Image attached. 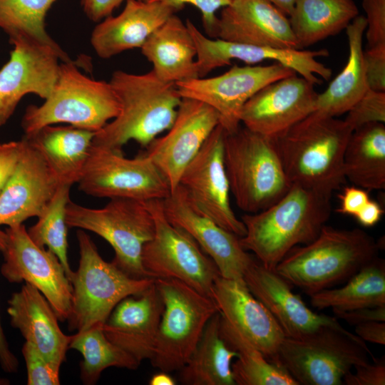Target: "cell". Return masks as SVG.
Segmentation results:
<instances>
[{
	"label": "cell",
	"instance_id": "cell-39",
	"mask_svg": "<svg viewBox=\"0 0 385 385\" xmlns=\"http://www.w3.org/2000/svg\"><path fill=\"white\" fill-rule=\"evenodd\" d=\"M344 120L354 130L372 123H385V92L367 88Z\"/></svg>",
	"mask_w": 385,
	"mask_h": 385
},
{
	"label": "cell",
	"instance_id": "cell-52",
	"mask_svg": "<svg viewBox=\"0 0 385 385\" xmlns=\"http://www.w3.org/2000/svg\"><path fill=\"white\" fill-rule=\"evenodd\" d=\"M148 384L150 385H175L176 382L169 373L160 371L152 376Z\"/></svg>",
	"mask_w": 385,
	"mask_h": 385
},
{
	"label": "cell",
	"instance_id": "cell-53",
	"mask_svg": "<svg viewBox=\"0 0 385 385\" xmlns=\"http://www.w3.org/2000/svg\"><path fill=\"white\" fill-rule=\"evenodd\" d=\"M286 16H290L297 0H267Z\"/></svg>",
	"mask_w": 385,
	"mask_h": 385
},
{
	"label": "cell",
	"instance_id": "cell-42",
	"mask_svg": "<svg viewBox=\"0 0 385 385\" xmlns=\"http://www.w3.org/2000/svg\"><path fill=\"white\" fill-rule=\"evenodd\" d=\"M368 48L385 45V0H362Z\"/></svg>",
	"mask_w": 385,
	"mask_h": 385
},
{
	"label": "cell",
	"instance_id": "cell-9",
	"mask_svg": "<svg viewBox=\"0 0 385 385\" xmlns=\"http://www.w3.org/2000/svg\"><path fill=\"white\" fill-rule=\"evenodd\" d=\"M66 218L68 227L91 231L106 240L115 252L112 262L125 274L136 279L151 277L142 263L143 248L155 232L146 201L114 198L96 209L69 200Z\"/></svg>",
	"mask_w": 385,
	"mask_h": 385
},
{
	"label": "cell",
	"instance_id": "cell-23",
	"mask_svg": "<svg viewBox=\"0 0 385 385\" xmlns=\"http://www.w3.org/2000/svg\"><path fill=\"white\" fill-rule=\"evenodd\" d=\"M222 40L285 49H300L287 16L267 0H231L218 16Z\"/></svg>",
	"mask_w": 385,
	"mask_h": 385
},
{
	"label": "cell",
	"instance_id": "cell-7",
	"mask_svg": "<svg viewBox=\"0 0 385 385\" xmlns=\"http://www.w3.org/2000/svg\"><path fill=\"white\" fill-rule=\"evenodd\" d=\"M76 236L80 260L70 280L73 298L68 321L70 330L81 332L103 325L121 300L141 294L154 283L155 278L130 277L113 262L105 261L83 230L79 229Z\"/></svg>",
	"mask_w": 385,
	"mask_h": 385
},
{
	"label": "cell",
	"instance_id": "cell-2",
	"mask_svg": "<svg viewBox=\"0 0 385 385\" xmlns=\"http://www.w3.org/2000/svg\"><path fill=\"white\" fill-rule=\"evenodd\" d=\"M351 128L344 120L313 112L272 138L292 185L332 195L345 184L344 154Z\"/></svg>",
	"mask_w": 385,
	"mask_h": 385
},
{
	"label": "cell",
	"instance_id": "cell-51",
	"mask_svg": "<svg viewBox=\"0 0 385 385\" xmlns=\"http://www.w3.org/2000/svg\"><path fill=\"white\" fill-rule=\"evenodd\" d=\"M1 319V318H0ZM0 364L2 369L7 373L16 372L19 361L16 356L11 351L0 320Z\"/></svg>",
	"mask_w": 385,
	"mask_h": 385
},
{
	"label": "cell",
	"instance_id": "cell-21",
	"mask_svg": "<svg viewBox=\"0 0 385 385\" xmlns=\"http://www.w3.org/2000/svg\"><path fill=\"white\" fill-rule=\"evenodd\" d=\"M211 298L222 317L268 361L277 364L278 350L286 336L275 318L252 294L245 281L227 279L220 274L213 283Z\"/></svg>",
	"mask_w": 385,
	"mask_h": 385
},
{
	"label": "cell",
	"instance_id": "cell-44",
	"mask_svg": "<svg viewBox=\"0 0 385 385\" xmlns=\"http://www.w3.org/2000/svg\"><path fill=\"white\" fill-rule=\"evenodd\" d=\"M355 372L349 371L343 379L346 385H384L385 360L374 359V363L356 366Z\"/></svg>",
	"mask_w": 385,
	"mask_h": 385
},
{
	"label": "cell",
	"instance_id": "cell-33",
	"mask_svg": "<svg viewBox=\"0 0 385 385\" xmlns=\"http://www.w3.org/2000/svg\"><path fill=\"white\" fill-rule=\"evenodd\" d=\"M358 15L354 0H297L289 21L303 49L337 34Z\"/></svg>",
	"mask_w": 385,
	"mask_h": 385
},
{
	"label": "cell",
	"instance_id": "cell-46",
	"mask_svg": "<svg viewBox=\"0 0 385 385\" xmlns=\"http://www.w3.org/2000/svg\"><path fill=\"white\" fill-rule=\"evenodd\" d=\"M368 192L355 185L344 188L342 192L339 195L340 205L337 211L343 215L354 217L370 200Z\"/></svg>",
	"mask_w": 385,
	"mask_h": 385
},
{
	"label": "cell",
	"instance_id": "cell-49",
	"mask_svg": "<svg viewBox=\"0 0 385 385\" xmlns=\"http://www.w3.org/2000/svg\"><path fill=\"white\" fill-rule=\"evenodd\" d=\"M355 334L364 342L385 344V322H368L355 325Z\"/></svg>",
	"mask_w": 385,
	"mask_h": 385
},
{
	"label": "cell",
	"instance_id": "cell-3",
	"mask_svg": "<svg viewBox=\"0 0 385 385\" xmlns=\"http://www.w3.org/2000/svg\"><path fill=\"white\" fill-rule=\"evenodd\" d=\"M109 83L120 111L95 133L93 145L122 150L134 140L147 148L171 127L182 100L175 83L161 80L153 70L143 74L118 70Z\"/></svg>",
	"mask_w": 385,
	"mask_h": 385
},
{
	"label": "cell",
	"instance_id": "cell-45",
	"mask_svg": "<svg viewBox=\"0 0 385 385\" xmlns=\"http://www.w3.org/2000/svg\"><path fill=\"white\" fill-rule=\"evenodd\" d=\"M24 147L23 138L0 143V191L14 173Z\"/></svg>",
	"mask_w": 385,
	"mask_h": 385
},
{
	"label": "cell",
	"instance_id": "cell-6",
	"mask_svg": "<svg viewBox=\"0 0 385 385\" xmlns=\"http://www.w3.org/2000/svg\"><path fill=\"white\" fill-rule=\"evenodd\" d=\"M76 65L61 62L48 97L26 108L21 120L25 135L57 123L96 133L118 115L120 104L111 83L90 78Z\"/></svg>",
	"mask_w": 385,
	"mask_h": 385
},
{
	"label": "cell",
	"instance_id": "cell-28",
	"mask_svg": "<svg viewBox=\"0 0 385 385\" xmlns=\"http://www.w3.org/2000/svg\"><path fill=\"white\" fill-rule=\"evenodd\" d=\"M140 50L164 81L177 83L199 78L195 41L186 24L175 14L146 39Z\"/></svg>",
	"mask_w": 385,
	"mask_h": 385
},
{
	"label": "cell",
	"instance_id": "cell-43",
	"mask_svg": "<svg viewBox=\"0 0 385 385\" xmlns=\"http://www.w3.org/2000/svg\"><path fill=\"white\" fill-rule=\"evenodd\" d=\"M364 62L367 87L385 91V45L367 48L364 51Z\"/></svg>",
	"mask_w": 385,
	"mask_h": 385
},
{
	"label": "cell",
	"instance_id": "cell-29",
	"mask_svg": "<svg viewBox=\"0 0 385 385\" xmlns=\"http://www.w3.org/2000/svg\"><path fill=\"white\" fill-rule=\"evenodd\" d=\"M96 132L68 126H44L24 138L41 155L60 185L78 183Z\"/></svg>",
	"mask_w": 385,
	"mask_h": 385
},
{
	"label": "cell",
	"instance_id": "cell-30",
	"mask_svg": "<svg viewBox=\"0 0 385 385\" xmlns=\"http://www.w3.org/2000/svg\"><path fill=\"white\" fill-rule=\"evenodd\" d=\"M366 29L365 17L359 15L345 29L349 46L347 62L327 88L318 93L315 112L331 117L346 113L368 88L362 47Z\"/></svg>",
	"mask_w": 385,
	"mask_h": 385
},
{
	"label": "cell",
	"instance_id": "cell-19",
	"mask_svg": "<svg viewBox=\"0 0 385 385\" xmlns=\"http://www.w3.org/2000/svg\"><path fill=\"white\" fill-rule=\"evenodd\" d=\"M314 84L297 73L265 86L244 105L240 123L251 131L275 138L315 111Z\"/></svg>",
	"mask_w": 385,
	"mask_h": 385
},
{
	"label": "cell",
	"instance_id": "cell-22",
	"mask_svg": "<svg viewBox=\"0 0 385 385\" xmlns=\"http://www.w3.org/2000/svg\"><path fill=\"white\" fill-rule=\"evenodd\" d=\"M23 140L16 167L0 191V225L13 227L38 217L60 185L41 155Z\"/></svg>",
	"mask_w": 385,
	"mask_h": 385
},
{
	"label": "cell",
	"instance_id": "cell-8",
	"mask_svg": "<svg viewBox=\"0 0 385 385\" xmlns=\"http://www.w3.org/2000/svg\"><path fill=\"white\" fill-rule=\"evenodd\" d=\"M370 354L358 336L342 325L327 326L300 338L285 337L277 364L299 385H341L352 369L369 362Z\"/></svg>",
	"mask_w": 385,
	"mask_h": 385
},
{
	"label": "cell",
	"instance_id": "cell-13",
	"mask_svg": "<svg viewBox=\"0 0 385 385\" xmlns=\"http://www.w3.org/2000/svg\"><path fill=\"white\" fill-rule=\"evenodd\" d=\"M5 232L2 276L9 282H25L36 287L48 302L58 320H68L73 289L57 256L34 243L23 224L9 227Z\"/></svg>",
	"mask_w": 385,
	"mask_h": 385
},
{
	"label": "cell",
	"instance_id": "cell-1",
	"mask_svg": "<svg viewBox=\"0 0 385 385\" xmlns=\"http://www.w3.org/2000/svg\"><path fill=\"white\" fill-rule=\"evenodd\" d=\"M332 196L297 185L266 209L240 218V242L266 268L277 265L294 247L309 244L329 219Z\"/></svg>",
	"mask_w": 385,
	"mask_h": 385
},
{
	"label": "cell",
	"instance_id": "cell-54",
	"mask_svg": "<svg viewBox=\"0 0 385 385\" xmlns=\"http://www.w3.org/2000/svg\"><path fill=\"white\" fill-rule=\"evenodd\" d=\"M6 232L0 230V251L2 252L5 247Z\"/></svg>",
	"mask_w": 385,
	"mask_h": 385
},
{
	"label": "cell",
	"instance_id": "cell-41",
	"mask_svg": "<svg viewBox=\"0 0 385 385\" xmlns=\"http://www.w3.org/2000/svg\"><path fill=\"white\" fill-rule=\"evenodd\" d=\"M160 1L175 7L178 11L184 8L185 4H190L201 13L203 29L210 38L217 37L218 16L216 15L220 9L230 4L231 0H145Z\"/></svg>",
	"mask_w": 385,
	"mask_h": 385
},
{
	"label": "cell",
	"instance_id": "cell-32",
	"mask_svg": "<svg viewBox=\"0 0 385 385\" xmlns=\"http://www.w3.org/2000/svg\"><path fill=\"white\" fill-rule=\"evenodd\" d=\"M344 173L367 191L385 188V125H364L352 131L344 154Z\"/></svg>",
	"mask_w": 385,
	"mask_h": 385
},
{
	"label": "cell",
	"instance_id": "cell-15",
	"mask_svg": "<svg viewBox=\"0 0 385 385\" xmlns=\"http://www.w3.org/2000/svg\"><path fill=\"white\" fill-rule=\"evenodd\" d=\"M223 139L224 129L219 124L185 168L179 185L201 214L241 237L246 230L230 205V190L223 160Z\"/></svg>",
	"mask_w": 385,
	"mask_h": 385
},
{
	"label": "cell",
	"instance_id": "cell-50",
	"mask_svg": "<svg viewBox=\"0 0 385 385\" xmlns=\"http://www.w3.org/2000/svg\"><path fill=\"white\" fill-rule=\"evenodd\" d=\"M383 214L384 210L381 205L370 199L354 217L361 225L372 227L381 220Z\"/></svg>",
	"mask_w": 385,
	"mask_h": 385
},
{
	"label": "cell",
	"instance_id": "cell-18",
	"mask_svg": "<svg viewBox=\"0 0 385 385\" xmlns=\"http://www.w3.org/2000/svg\"><path fill=\"white\" fill-rule=\"evenodd\" d=\"M11 44L10 58L0 69V126L10 118L24 96L48 97L57 80L59 61L74 62L68 54L32 41L19 40Z\"/></svg>",
	"mask_w": 385,
	"mask_h": 385
},
{
	"label": "cell",
	"instance_id": "cell-20",
	"mask_svg": "<svg viewBox=\"0 0 385 385\" xmlns=\"http://www.w3.org/2000/svg\"><path fill=\"white\" fill-rule=\"evenodd\" d=\"M162 202L168 220L196 241L214 262L220 276L243 279L245 270L255 258L242 247L240 237L201 214L180 185Z\"/></svg>",
	"mask_w": 385,
	"mask_h": 385
},
{
	"label": "cell",
	"instance_id": "cell-26",
	"mask_svg": "<svg viewBox=\"0 0 385 385\" xmlns=\"http://www.w3.org/2000/svg\"><path fill=\"white\" fill-rule=\"evenodd\" d=\"M178 10L167 4L126 0L123 10L109 16L93 29L91 43L96 54L110 58L127 50L141 48L146 39Z\"/></svg>",
	"mask_w": 385,
	"mask_h": 385
},
{
	"label": "cell",
	"instance_id": "cell-31",
	"mask_svg": "<svg viewBox=\"0 0 385 385\" xmlns=\"http://www.w3.org/2000/svg\"><path fill=\"white\" fill-rule=\"evenodd\" d=\"M221 314L216 312L207 323L188 361L179 370L185 385H235L232 360L238 356L220 334Z\"/></svg>",
	"mask_w": 385,
	"mask_h": 385
},
{
	"label": "cell",
	"instance_id": "cell-37",
	"mask_svg": "<svg viewBox=\"0 0 385 385\" xmlns=\"http://www.w3.org/2000/svg\"><path fill=\"white\" fill-rule=\"evenodd\" d=\"M56 0H0V29L11 43L19 40L32 41L67 54L48 34L45 17Z\"/></svg>",
	"mask_w": 385,
	"mask_h": 385
},
{
	"label": "cell",
	"instance_id": "cell-16",
	"mask_svg": "<svg viewBox=\"0 0 385 385\" xmlns=\"http://www.w3.org/2000/svg\"><path fill=\"white\" fill-rule=\"evenodd\" d=\"M185 24L196 46V65L199 78L205 77L212 70L230 65L237 60L247 65H254L272 60L279 63L312 83H322L320 78L329 80L332 71L318 61L329 56L326 49L308 51L257 46L222 40L205 36L189 19Z\"/></svg>",
	"mask_w": 385,
	"mask_h": 385
},
{
	"label": "cell",
	"instance_id": "cell-48",
	"mask_svg": "<svg viewBox=\"0 0 385 385\" xmlns=\"http://www.w3.org/2000/svg\"><path fill=\"white\" fill-rule=\"evenodd\" d=\"M124 1L126 0H81V4L90 20L99 22L111 16Z\"/></svg>",
	"mask_w": 385,
	"mask_h": 385
},
{
	"label": "cell",
	"instance_id": "cell-27",
	"mask_svg": "<svg viewBox=\"0 0 385 385\" xmlns=\"http://www.w3.org/2000/svg\"><path fill=\"white\" fill-rule=\"evenodd\" d=\"M11 324L54 366L66 359L71 336L61 329L58 318L45 297L26 283L8 301Z\"/></svg>",
	"mask_w": 385,
	"mask_h": 385
},
{
	"label": "cell",
	"instance_id": "cell-35",
	"mask_svg": "<svg viewBox=\"0 0 385 385\" xmlns=\"http://www.w3.org/2000/svg\"><path fill=\"white\" fill-rule=\"evenodd\" d=\"M220 334L227 345L238 354L231 364L237 385H299L282 366L268 361L237 329L221 316Z\"/></svg>",
	"mask_w": 385,
	"mask_h": 385
},
{
	"label": "cell",
	"instance_id": "cell-17",
	"mask_svg": "<svg viewBox=\"0 0 385 385\" xmlns=\"http://www.w3.org/2000/svg\"><path fill=\"white\" fill-rule=\"evenodd\" d=\"M218 125L219 115L212 107L195 99L182 98L167 133L147 147L145 154L167 180L171 192L179 185L185 168Z\"/></svg>",
	"mask_w": 385,
	"mask_h": 385
},
{
	"label": "cell",
	"instance_id": "cell-4",
	"mask_svg": "<svg viewBox=\"0 0 385 385\" xmlns=\"http://www.w3.org/2000/svg\"><path fill=\"white\" fill-rule=\"evenodd\" d=\"M380 248L363 230L324 225L312 242L293 247L274 270L310 295L346 282L378 257Z\"/></svg>",
	"mask_w": 385,
	"mask_h": 385
},
{
	"label": "cell",
	"instance_id": "cell-11",
	"mask_svg": "<svg viewBox=\"0 0 385 385\" xmlns=\"http://www.w3.org/2000/svg\"><path fill=\"white\" fill-rule=\"evenodd\" d=\"M162 200L146 201L155 232L143 248L145 270L153 278L177 279L211 298L213 283L220 275L215 264L186 231L168 220Z\"/></svg>",
	"mask_w": 385,
	"mask_h": 385
},
{
	"label": "cell",
	"instance_id": "cell-10",
	"mask_svg": "<svg viewBox=\"0 0 385 385\" xmlns=\"http://www.w3.org/2000/svg\"><path fill=\"white\" fill-rule=\"evenodd\" d=\"M164 309L153 353L152 366L179 371L188 361L210 319L218 311L210 297L173 278H155Z\"/></svg>",
	"mask_w": 385,
	"mask_h": 385
},
{
	"label": "cell",
	"instance_id": "cell-40",
	"mask_svg": "<svg viewBox=\"0 0 385 385\" xmlns=\"http://www.w3.org/2000/svg\"><path fill=\"white\" fill-rule=\"evenodd\" d=\"M22 355L27 370L28 385H58L60 369L49 362L30 342H25Z\"/></svg>",
	"mask_w": 385,
	"mask_h": 385
},
{
	"label": "cell",
	"instance_id": "cell-14",
	"mask_svg": "<svg viewBox=\"0 0 385 385\" xmlns=\"http://www.w3.org/2000/svg\"><path fill=\"white\" fill-rule=\"evenodd\" d=\"M296 73L279 63L270 65H235L210 78H196L175 83L182 98L200 101L215 110L225 132L241 125L240 113L247 101L265 86Z\"/></svg>",
	"mask_w": 385,
	"mask_h": 385
},
{
	"label": "cell",
	"instance_id": "cell-36",
	"mask_svg": "<svg viewBox=\"0 0 385 385\" xmlns=\"http://www.w3.org/2000/svg\"><path fill=\"white\" fill-rule=\"evenodd\" d=\"M101 324L71 335L68 348L79 351L81 379L85 384H94L103 371L111 366L135 370L139 362L132 355L109 341L105 336Z\"/></svg>",
	"mask_w": 385,
	"mask_h": 385
},
{
	"label": "cell",
	"instance_id": "cell-5",
	"mask_svg": "<svg viewBox=\"0 0 385 385\" xmlns=\"http://www.w3.org/2000/svg\"><path fill=\"white\" fill-rule=\"evenodd\" d=\"M223 160L230 192L246 213L266 209L292 186L272 138L244 126L224 130Z\"/></svg>",
	"mask_w": 385,
	"mask_h": 385
},
{
	"label": "cell",
	"instance_id": "cell-24",
	"mask_svg": "<svg viewBox=\"0 0 385 385\" xmlns=\"http://www.w3.org/2000/svg\"><path fill=\"white\" fill-rule=\"evenodd\" d=\"M243 280L252 294L270 312L286 337L300 338L327 326L338 327L337 318L310 309L291 284L275 270L265 267L255 257L245 270Z\"/></svg>",
	"mask_w": 385,
	"mask_h": 385
},
{
	"label": "cell",
	"instance_id": "cell-34",
	"mask_svg": "<svg viewBox=\"0 0 385 385\" xmlns=\"http://www.w3.org/2000/svg\"><path fill=\"white\" fill-rule=\"evenodd\" d=\"M313 307L349 311L385 306V262L379 257L364 266L341 287L309 295Z\"/></svg>",
	"mask_w": 385,
	"mask_h": 385
},
{
	"label": "cell",
	"instance_id": "cell-38",
	"mask_svg": "<svg viewBox=\"0 0 385 385\" xmlns=\"http://www.w3.org/2000/svg\"><path fill=\"white\" fill-rule=\"evenodd\" d=\"M71 185H60L54 195L38 217V221L27 230L31 240L37 245L48 247L64 267L71 280V270L68 259V225L66 206ZM71 282V281H70Z\"/></svg>",
	"mask_w": 385,
	"mask_h": 385
},
{
	"label": "cell",
	"instance_id": "cell-25",
	"mask_svg": "<svg viewBox=\"0 0 385 385\" xmlns=\"http://www.w3.org/2000/svg\"><path fill=\"white\" fill-rule=\"evenodd\" d=\"M163 309L154 282L141 294L121 300L103 324V332L109 341L139 362L150 359Z\"/></svg>",
	"mask_w": 385,
	"mask_h": 385
},
{
	"label": "cell",
	"instance_id": "cell-47",
	"mask_svg": "<svg viewBox=\"0 0 385 385\" xmlns=\"http://www.w3.org/2000/svg\"><path fill=\"white\" fill-rule=\"evenodd\" d=\"M334 314L354 326L368 322H385V306L364 307L349 311H334Z\"/></svg>",
	"mask_w": 385,
	"mask_h": 385
},
{
	"label": "cell",
	"instance_id": "cell-12",
	"mask_svg": "<svg viewBox=\"0 0 385 385\" xmlns=\"http://www.w3.org/2000/svg\"><path fill=\"white\" fill-rule=\"evenodd\" d=\"M78 184L85 194L101 198L149 201L171 193L167 180L145 153L128 158L122 150L93 144Z\"/></svg>",
	"mask_w": 385,
	"mask_h": 385
}]
</instances>
